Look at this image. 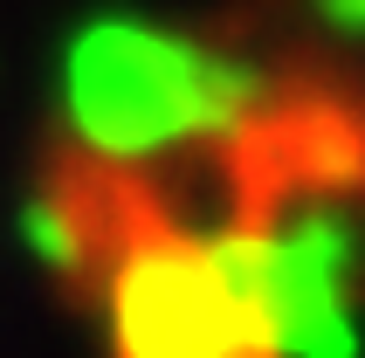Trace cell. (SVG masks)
<instances>
[{
	"instance_id": "1",
	"label": "cell",
	"mask_w": 365,
	"mask_h": 358,
	"mask_svg": "<svg viewBox=\"0 0 365 358\" xmlns=\"http://www.w3.org/2000/svg\"><path fill=\"white\" fill-rule=\"evenodd\" d=\"M269 235L145 241L110 282L118 358H276L262 310Z\"/></svg>"
},
{
	"instance_id": "2",
	"label": "cell",
	"mask_w": 365,
	"mask_h": 358,
	"mask_svg": "<svg viewBox=\"0 0 365 358\" xmlns=\"http://www.w3.org/2000/svg\"><path fill=\"white\" fill-rule=\"evenodd\" d=\"M248 103V76L221 56H200L173 35L103 21L69 56V118L97 152H159L173 138L235 124Z\"/></svg>"
}]
</instances>
